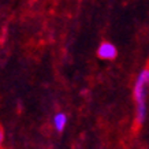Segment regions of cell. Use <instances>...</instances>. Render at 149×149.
Instances as JSON below:
<instances>
[{"instance_id":"obj_2","label":"cell","mask_w":149,"mask_h":149,"mask_svg":"<svg viewBox=\"0 0 149 149\" xmlns=\"http://www.w3.org/2000/svg\"><path fill=\"white\" fill-rule=\"evenodd\" d=\"M97 55L101 59L112 60V59L116 58L118 49H116V47L113 45V44H111V42H103V44H100L99 49H97Z\"/></svg>"},{"instance_id":"obj_1","label":"cell","mask_w":149,"mask_h":149,"mask_svg":"<svg viewBox=\"0 0 149 149\" xmlns=\"http://www.w3.org/2000/svg\"><path fill=\"white\" fill-rule=\"evenodd\" d=\"M149 85V68H144L138 74L134 84V100L137 104V123L142 125L146 116V93Z\"/></svg>"},{"instance_id":"obj_4","label":"cell","mask_w":149,"mask_h":149,"mask_svg":"<svg viewBox=\"0 0 149 149\" xmlns=\"http://www.w3.org/2000/svg\"><path fill=\"white\" fill-rule=\"evenodd\" d=\"M3 138H4V133H3V130L0 129V148H1V142H3Z\"/></svg>"},{"instance_id":"obj_3","label":"cell","mask_w":149,"mask_h":149,"mask_svg":"<svg viewBox=\"0 0 149 149\" xmlns=\"http://www.w3.org/2000/svg\"><path fill=\"white\" fill-rule=\"evenodd\" d=\"M66 123H67V116H66V113L59 112L54 116V126H55V129H56V131H59V133H62V131L64 130Z\"/></svg>"}]
</instances>
